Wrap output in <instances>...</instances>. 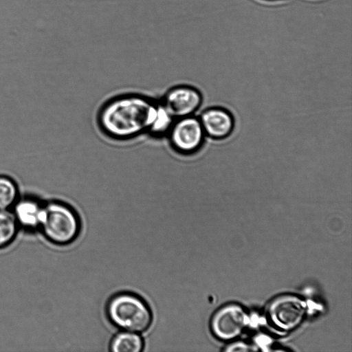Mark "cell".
Returning a JSON list of instances; mask_svg holds the SVG:
<instances>
[{
    "label": "cell",
    "mask_w": 352,
    "mask_h": 352,
    "mask_svg": "<svg viewBox=\"0 0 352 352\" xmlns=\"http://www.w3.org/2000/svg\"><path fill=\"white\" fill-rule=\"evenodd\" d=\"M306 304L299 297L287 295L274 300L267 309L270 322L282 330L297 327L306 314Z\"/></svg>",
    "instance_id": "cell-6"
},
{
    "label": "cell",
    "mask_w": 352,
    "mask_h": 352,
    "mask_svg": "<svg viewBox=\"0 0 352 352\" xmlns=\"http://www.w3.org/2000/svg\"><path fill=\"white\" fill-rule=\"evenodd\" d=\"M230 351H254L256 350L253 349L252 346L245 344H236L235 346H233V347L230 349Z\"/></svg>",
    "instance_id": "cell-13"
},
{
    "label": "cell",
    "mask_w": 352,
    "mask_h": 352,
    "mask_svg": "<svg viewBox=\"0 0 352 352\" xmlns=\"http://www.w3.org/2000/svg\"><path fill=\"white\" fill-rule=\"evenodd\" d=\"M39 228L50 242L67 245L78 236L80 219L69 204L60 201H52L44 204Z\"/></svg>",
    "instance_id": "cell-3"
},
{
    "label": "cell",
    "mask_w": 352,
    "mask_h": 352,
    "mask_svg": "<svg viewBox=\"0 0 352 352\" xmlns=\"http://www.w3.org/2000/svg\"><path fill=\"white\" fill-rule=\"evenodd\" d=\"M13 214L19 224L30 230L39 228L44 204L33 197H23L13 206Z\"/></svg>",
    "instance_id": "cell-9"
},
{
    "label": "cell",
    "mask_w": 352,
    "mask_h": 352,
    "mask_svg": "<svg viewBox=\"0 0 352 352\" xmlns=\"http://www.w3.org/2000/svg\"><path fill=\"white\" fill-rule=\"evenodd\" d=\"M109 321L123 330L140 333L146 331L152 322V312L146 302L140 296L129 292L113 296L106 306Z\"/></svg>",
    "instance_id": "cell-2"
},
{
    "label": "cell",
    "mask_w": 352,
    "mask_h": 352,
    "mask_svg": "<svg viewBox=\"0 0 352 352\" xmlns=\"http://www.w3.org/2000/svg\"><path fill=\"white\" fill-rule=\"evenodd\" d=\"M206 136L219 140L228 138L234 126L232 115L219 107H212L202 111L198 116Z\"/></svg>",
    "instance_id": "cell-8"
},
{
    "label": "cell",
    "mask_w": 352,
    "mask_h": 352,
    "mask_svg": "<svg viewBox=\"0 0 352 352\" xmlns=\"http://www.w3.org/2000/svg\"><path fill=\"white\" fill-rule=\"evenodd\" d=\"M19 199V188L9 176L0 175V210H8Z\"/></svg>",
    "instance_id": "cell-12"
},
{
    "label": "cell",
    "mask_w": 352,
    "mask_h": 352,
    "mask_svg": "<svg viewBox=\"0 0 352 352\" xmlns=\"http://www.w3.org/2000/svg\"><path fill=\"white\" fill-rule=\"evenodd\" d=\"M248 323V316L239 305H232L220 309L213 317L212 329L216 336L230 340L242 333Z\"/></svg>",
    "instance_id": "cell-7"
},
{
    "label": "cell",
    "mask_w": 352,
    "mask_h": 352,
    "mask_svg": "<svg viewBox=\"0 0 352 352\" xmlns=\"http://www.w3.org/2000/svg\"><path fill=\"white\" fill-rule=\"evenodd\" d=\"M205 133L198 116L175 119L166 138L171 148L183 155L194 154L204 146Z\"/></svg>",
    "instance_id": "cell-4"
},
{
    "label": "cell",
    "mask_w": 352,
    "mask_h": 352,
    "mask_svg": "<svg viewBox=\"0 0 352 352\" xmlns=\"http://www.w3.org/2000/svg\"><path fill=\"white\" fill-rule=\"evenodd\" d=\"M158 99L138 92H122L107 98L99 107L96 122L107 137L119 140L148 133L157 116Z\"/></svg>",
    "instance_id": "cell-1"
},
{
    "label": "cell",
    "mask_w": 352,
    "mask_h": 352,
    "mask_svg": "<svg viewBox=\"0 0 352 352\" xmlns=\"http://www.w3.org/2000/svg\"><path fill=\"white\" fill-rule=\"evenodd\" d=\"M19 226L13 213L0 210V248L8 246L14 241Z\"/></svg>",
    "instance_id": "cell-11"
},
{
    "label": "cell",
    "mask_w": 352,
    "mask_h": 352,
    "mask_svg": "<svg viewBox=\"0 0 352 352\" xmlns=\"http://www.w3.org/2000/svg\"><path fill=\"white\" fill-rule=\"evenodd\" d=\"M144 342L135 332L122 331L116 334L109 344L112 352H140L143 349Z\"/></svg>",
    "instance_id": "cell-10"
},
{
    "label": "cell",
    "mask_w": 352,
    "mask_h": 352,
    "mask_svg": "<svg viewBox=\"0 0 352 352\" xmlns=\"http://www.w3.org/2000/svg\"><path fill=\"white\" fill-rule=\"evenodd\" d=\"M266 1H279V0H266Z\"/></svg>",
    "instance_id": "cell-14"
},
{
    "label": "cell",
    "mask_w": 352,
    "mask_h": 352,
    "mask_svg": "<svg viewBox=\"0 0 352 352\" xmlns=\"http://www.w3.org/2000/svg\"><path fill=\"white\" fill-rule=\"evenodd\" d=\"M174 119L195 115L204 98L194 85L178 84L166 89L158 98Z\"/></svg>",
    "instance_id": "cell-5"
}]
</instances>
